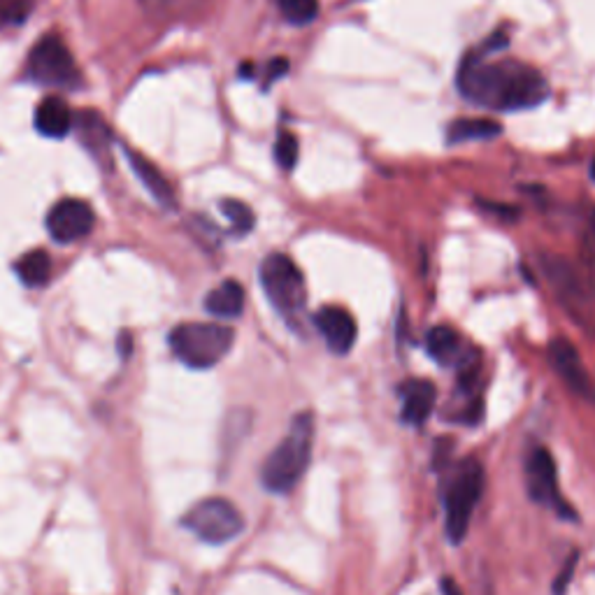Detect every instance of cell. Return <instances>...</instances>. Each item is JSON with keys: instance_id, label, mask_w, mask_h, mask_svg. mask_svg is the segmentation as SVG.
I'll list each match as a JSON object with an SVG mask.
<instances>
[{"instance_id": "9a60e30c", "label": "cell", "mask_w": 595, "mask_h": 595, "mask_svg": "<svg viewBox=\"0 0 595 595\" xmlns=\"http://www.w3.org/2000/svg\"><path fill=\"white\" fill-rule=\"evenodd\" d=\"M205 310L217 319H238L245 310V289L235 279H226L205 298Z\"/></svg>"}, {"instance_id": "d4e9b609", "label": "cell", "mask_w": 595, "mask_h": 595, "mask_svg": "<svg viewBox=\"0 0 595 595\" xmlns=\"http://www.w3.org/2000/svg\"><path fill=\"white\" fill-rule=\"evenodd\" d=\"M442 593L444 595H463L461 589H458V584L451 582V579H444L442 582Z\"/></svg>"}, {"instance_id": "6da1fadb", "label": "cell", "mask_w": 595, "mask_h": 595, "mask_svg": "<svg viewBox=\"0 0 595 595\" xmlns=\"http://www.w3.org/2000/svg\"><path fill=\"white\" fill-rule=\"evenodd\" d=\"M458 91L472 105L493 112H521L549 98V84L528 63L503 59L484 61L470 56L458 70Z\"/></svg>"}, {"instance_id": "5b68a950", "label": "cell", "mask_w": 595, "mask_h": 595, "mask_svg": "<svg viewBox=\"0 0 595 595\" xmlns=\"http://www.w3.org/2000/svg\"><path fill=\"white\" fill-rule=\"evenodd\" d=\"M261 286L265 291V298L270 300V305L286 319L298 317L303 312L307 303V289L303 272L298 270V265L284 254H270L263 258L261 270Z\"/></svg>"}, {"instance_id": "cb8c5ba5", "label": "cell", "mask_w": 595, "mask_h": 595, "mask_svg": "<svg viewBox=\"0 0 595 595\" xmlns=\"http://www.w3.org/2000/svg\"><path fill=\"white\" fill-rule=\"evenodd\" d=\"M289 61L286 59H275V61H270V66H268V82L272 84L275 80H282V77L289 73Z\"/></svg>"}, {"instance_id": "ac0fdd59", "label": "cell", "mask_w": 595, "mask_h": 595, "mask_svg": "<svg viewBox=\"0 0 595 595\" xmlns=\"http://www.w3.org/2000/svg\"><path fill=\"white\" fill-rule=\"evenodd\" d=\"M500 133V124L493 119L484 117H465L456 119L449 124L447 140L449 145H461V142H475V140H491Z\"/></svg>"}, {"instance_id": "44dd1931", "label": "cell", "mask_w": 595, "mask_h": 595, "mask_svg": "<svg viewBox=\"0 0 595 595\" xmlns=\"http://www.w3.org/2000/svg\"><path fill=\"white\" fill-rule=\"evenodd\" d=\"M221 212H224V217L231 221L233 231L238 235H247L249 231H254L256 226V217L252 212V207L247 203H242V200H235V198H226L221 200Z\"/></svg>"}, {"instance_id": "5bb4252c", "label": "cell", "mask_w": 595, "mask_h": 595, "mask_svg": "<svg viewBox=\"0 0 595 595\" xmlns=\"http://www.w3.org/2000/svg\"><path fill=\"white\" fill-rule=\"evenodd\" d=\"M35 128L45 138H66L73 131V112L68 103L59 96H49L42 100L35 110Z\"/></svg>"}, {"instance_id": "7a4b0ae2", "label": "cell", "mask_w": 595, "mask_h": 595, "mask_svg": "<svg viewBox=\"0 0 595 595\" xmlns=\"http://www.w3.org/2000/svg\"><path fill=\"white\" fill-rule=\"evenodd\" d=\"M314 444V417L312 414H298L293 419L289 433L284 440L270 451L261 468V484L265 491L275 496H286L296 489L303 479L307 465L312 458Z\"/></svg>"}, {"instance_id": "7c38bea8", "label": "cell", "mask_w": 595, "mask_h": 595, "mask_svg": "<svg viewBox=\"0 0 595 595\" xmlns=\"http://www.w3.org/2000/svg\"><path fill=\"white\" fill-rule=\"evenodd\" d=\"M400 398H403V421L410 426H421L433 414L437 391L428 379H410L400 386Z\"/></svg>"}, {"instance_id": "7402d4cb", "label": "cell", "mask_w": 595, "mask_h": 595, "mask_svg": "<svg viewBox=\"0 0 595 595\" xmlns=\"http://www.w3.org/2000/svg\"><path fill=\"white\" fill-rule=\"evenodd\" d=\"M298 138L291 131H282L275 140V161L282 170H293L298 163Z\"/></svg>"}, {"instance_id": "d6986e66", "label": "cell", "mask_w": 595, "mask_h": 595, "mask_svg": "<svg viewBox=\"0 0 595 595\" xmlns=\"http://www.w3.org/2000/svg\"><path fill=\"white\" fill-rule=\"evenodd\" d=\"M14 270H17L19 279L26 286L40 289V286H45L49 282V277H52V258H49L47 252H42V249H33V252H28L19 258L17 265H14Z\"/></svg>"}, {"instance_id": "484cf974", "label": "cell", "mask_w": 595, "mask_h": 595, "mask_svg": "<svg viewBox=\"0 0 595 595\" xmlns=\"http://www.w3.org/2000/svg\"><path fill=\"white\" fill-rule=\"evenodd\" d=\"M591 177L595 179V161H593V166H591Z\"/></svg>"}, {"instance_id": "277c9868", "label": "cell", "mask_w": 595, "mask_h": 595, "mask_svg": "<svg viewBox=\"0 0 595 595\" xmlns=\"http://www.w3.org/2000/svg\"><path fill=\"white\" fill-rule=\"evenodd\" d=\"M484 493V468L475 458H468L456 468L444 496L447 512V537L451 544H461L470 530L472 512Z\"/></svg>"}, {"instance_id": "e0dca14e", "label": "cell", "mask_w": 595, "mask_h": 595, "mask_svg": "<svg viewBox=\"0 0 595 595\" xmlns=\"http://www.w3.org/2000/svg\"><path fill=\"white\" fill-rule=\"evenodd\" d=\"M426 349L435 363L454 365L461 356V335L451 326H435L426 335Z\"/></svg>"}, {"instance_id": "4fadbf2b", "label": "cell", "mask_w": 595, "mask_h": 595, "mask_svg": "<svg viewBox=\"0 0 595 595\" xmlns=\"http://www.w3.org/2000/svg\"><path fill=\"white\" fill-rule=\"evenodd\" d=\"M124 154H126L128 166H131L135 177L140 179V184L145 186L149 196H152L156 203H161L163 207H175V191H172L168 179L163 177V172L156 168L147 156L135 152V149H126Z\"/></svg>"}, {"instance_id": "ffe728a7", "label": "cell", "mask_w": 595, "mask_h": 595, "mask_svg": "<svg viewBox=\"0 0 595 595\" xmlns=\"http://www.w3.org/2000/svg\"><path fill=\"white\" fill-rule=\"evenodd\" d=\"M277 10L293 26H307L317 19L319 0H275Z\"/></svg>"}, {"instance_id": "30bf717a", "label": "cell", "mask_w": 595, "mask_h": 595, "mask_svg": "<svg viewBox=\"0 0 595 595\" xmlns=\"http://www.w3.org/2000/svg\"><path fill=\"white\" fill-rule=\"evenodd\" d=\"M314 326H317V331L321 333V338L326 340L328 349H331L333 354H349L351 347H354L358 326L356 319L351 317V312L344 310V307H321V310L314 314Z\"/></svg>"}, {"instance_id": "52a82bcc", "label": "cell", "mask_w": 595, "mask_h": 595, "mask_svg": "<svg viewBox=\"0 0 595 595\" xmlns=\"http://www.w3.org/2000/svg\"><path fill=\"white\" fill-rule=\"evenodd\" d=\"M28 75L31 80L54 89L73 86L77 80V66L70 49L59 38L47 35L31 49L28 56Z\"/></svg>"}, {"instance_id": "9c48e42d", "label": "cell", "mask_w": 595, "mask_h": 595, "mask_svg": "<svg viewBox=\"0 0 595 595\" xmlns=\"http://www.w3.org/2000/svg\"><path fill=\"white\" fill-rule=\"evenodd\" d=\"M526 486H528V496L533 498L535 503L556 507V510H561L563 516H572V510L563 503L561 493H558L556 463H554V456H551L547 449L537 447L533 454L528 456Z\"/></svg>"}, {"instance_id": "3957f363", "label": "cell", "mask_w": 595, "mask_h": 595, "mask_svg": "<svg viewBox=\"0 0 595 595\" xmlns=\"http://www.w3.org/2000/svg\"><path fill=\"white\" fill-rule=\"evenodd\" d=\"M233 328L221 324H179L170 333V349L186 368L210 370L233 347Z\"/></svg>"}, {"instance_id": "8992f818", "label": "cell", "mask_w": 595, "mask_h": 595, "mask_svg": "<svg viewBox=\"0 0 595 595\" xmlns=\"http://www.w3.org/2000/svg\"><path fill=\"white\" fill-rule=\"evenodd\" d=\"M182 523L207 544H226L245 530V516L226 498L200 500L186 512Z\"/></svg>"}, {"instance_id": "ba28073f", "label": "cell", "mask_w": 595, "mask_h": 595, "mask_svg": "<svg viewBox=\"0 0 595 595\" xmlns=\"http://www.w3.org/2000/svg\"><path fill=\"white\" fill-rule=\"evenodd\" d=\"M96 214L89 203L77 198H66L56 203L47 214V231L59 245H73L77 240H84L93 231Z\"/></svg>"}, {"instance_id": "2e32d148", "label": "cell", "mask_w": 595, "mask_h": 595, "mask_svg": "<svg viewBox=\"0 0 595 595\" xmlns=\"http://www.w3.org/2000/svg\"><path fill=\"white\" fill-rule=\"evenodd\" d=\"M542 270L549 282L554 284V289L561 293L563 298H568V303H575L577 298H584V291L582 286H579L575 270H572L570 263H565L563 258L542 256Z\"/></svg>"}, {"instance_id": "8fae6325", "label": "cell", "mask_w": 595, "mask_h": 595, "mask_svg": "<svg viewBox=\"0 0 595 595\" xmlns=\"http://www.w3.org/2000/svg\"><path fill=\"white\" fill-rule=\"evenodd\" d=\"M549 356L565 386H570L579 396H593V384L582 363V356L568 340H554L549 347Z\"/></svg>"}, {"instance_id": "603a6c76", "label": "cell", "mask_w": 595, "mask_h": 595, "mask_svg": "<svg viewBox=\"0 0 595 595\" xmlns=\"http://www.w3.org/2000/svg\"><path fill=\"white\" fill-rule=\"evenodd\" d=\"M577 561H579V554H572L568 561L563 563V570L558 572V577L554 579V595H565V591H568V584L572 582V575H575Z\"/></svg>"}]
</instances>
